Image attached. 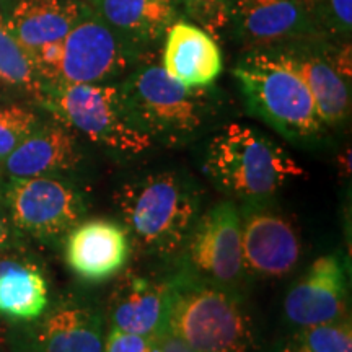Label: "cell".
<instances>
[{"label": "cell", "instance_id": "52a82bcc", "mask_svg": "<svg viewBox=\"0 0 352 352\" xmlns=\"http://www.w3.org/2000/svg\"><path fill=\"white\" fill-rule=\"evenodd\" d=\"M6 208L13 226L36 239L69 232L85 210L80 192L51 176L12 178L6 189Z\"/></svg>", "mask_w": 352, "mask_h": 352}, {"label": "cell", "instance_id": "3957f363", "mask_svg": "<svg viewBox=\"0 0 352 352\" xmlns=\"http://www.w3.org/2000/svg\"><path fill=\"white\" fill-rule=\"evenodd\" d=\"M246 107L285 139L307 142L323 131L315 101L287 52H252L233 69Z\"/></svg>", "mask_w": 352, "mask_h": 352}, {"label": "cell", "instance_id": "e0dca14e", "mask_svg": "<svg viewBox=\"0 0 352 352\" xmlns=\"http://www.w3.org/2000/svg\"><path fill=\"white\" fill-rule=\"evenodd\" d=\"M77 140L64 124H39L19 147L3 160L10 178L47 176L77 165Z\"/></svg>", "mask_w": 352, "mask_h": 352}, {"label": "cell", "instance_id": "d6a6232c", "mask_svg": "<svg viewBox=\"0 0 352 352\" xmlns=\"http://www.w3.org/2000/svg\"><path fill=\"white\" fill-rule=\"evenodd\" d=\"M233 352H250V346H248V347H243V349H239V351H233Z\"/></svg>", "mask_w": 352, "mask_h": 352}, {"label": "cell", "instance_id": "8992f818", "mask_svg": "<svg viewBox=\"0 0 352 352\" xmlns=\"http://www.w3.org/2000/svg\"><path fill=\"white\" fill-rule=\"evenodd\" d=\"M120 88L132 120L152 140L184 142L204 122L201 88L184 87L160 65L135 70Z\"/></svg>", "mask_w": 352, "mask_h": 352}, {"label": "cell", "instance_id": "5bb4252c", "mask_svg": "<svg viewBox=\"0 0 352 352\" xmlns=\"http://www.w3.org/2000/svg\"><path fill=\"white\" fill-rule=\"evenodd\" d=\"M164 70L189 88H204L222 72V51L209 32L188 21H175L166 32Z\"/></svg>", "mask_w": 352, "mask_h": 352}, {"label": "cell", "instance_id": "836d02e7", "mask_svg": "<svg viewBox=\"0 0 352 352\" xmlns=\"http://www.w3.org/2000/svg\"><path fill=\"white\" fill-rule=\"evenodd\" d=\"M0 15H2V12H0Z\"/></svg>", "mask_w": 352, "mask_h": 352}, {"label": "cell", "instance_id": "5b68a950", "mask_svg": "<svg viewBox=\"0 0 352 352\" xmlns=\"http://www.w3.org/2000/svg\"><path fill=\"white\" fill-rule=\"evenodd\" d=\"M41 103L69 129L122 155H139L153 145L132 120L120 87L107 83H56L44 87Z\"/></svg>", "mask_w": 352, "mask_h": 352}, {"label": "cell", "instance_id": "83f0119b", "mask_svg": "<svg viewBox=\"0 0 352 352\" xmlns=\"http://www.w3.org/2000/svg\"><path fill=\"white\" fill-rule=\"evenodd\" d=\"M153 342H155L158 352H195L186 342L179 340L175 334H171L168 329L157 334V336L153 338Z\"/></svg>", "mask_w": 352, "mask_h": 352}, {"label": "cell", "instance_id": "d4e9b609", "mask_svg": "<svg viewBox=\"0 0 352 352\" xmlns=\"http://www.w3.org/2000/svg\"><path fill=\"white\" fill-rule=\"evenodd\" d=\"M188 15L210 34L222 32L228 26L232 0H183Z\"/></svg>", "mask_w": 352, "mask_h": 352}, {"label": "cell", "instance_id": "cb8c5ba5", "mask_svg": "<svg viewBox=\"0 0 352 352\" xmlns=\"http://www.w3.org/2000/svg\"><path fill=\"white\" fill-rule=\"evenodd\" d=\"M311 352H352L351 320L303 328L297 336Z\"/></svg>", "mask_w": 352, "mask_h": 352}, {"label": "cell", "instance_id": "44dd1931", "mask_svg": "<svg viewBox=\"0 0 352 352\" xmlns=\"http://www.w3.org/2000/svg\"><path fill=\"white\" fill-rule=\"evenodd\" d=\"M101 318L82 307H60L36 333L38 352H103Z\"/></svg>", "mask_w": 352, "mask_h": 352}, {"label": "cell", "instance_id": "1f68e13d", "mask_svg": "<svg viewBox=\"0 0 352 352\" xmlns=\"http://www.w3.org/2000/svg\"><path fill=\"white\" fill-rule=\"evenodd\" d=\"M323 2H324V0H302V3L305 6L307 10L310 12V15L314 16V19H315L316 12L320 10V7L323 6Z\"/></svg>", "mask_w": 352, "mask_h": 352}, {"label": "cell", "instance_id": "4316f807", "mask_svg": "<svg viewBox=\"0 0 352 352\" xmlns=\"http://www.w3.org/2000/svg\"><path fill=\"white\" fill-rule=\"evenodd\" d=\"M152 342L153 338L113 328L103 344V352H151Z\"/></svg>", "mask_w": 352, "mask_h": 352}, {"label": "cell", "instance_id": "ffe728a7", "mask_svg": "<svg viewBox=\"0 0 352 352\" xmlns=\"http://www.w3.org/2000/svg\"><path fill=\"white\" fill-rule=\"evenodd\" d=\"M290 64L300 74L315 101L316 113L324 126H338L349 116V80L334 67L331 57L287 52Z\"/></svg>", "mask_w": 352, "mask_h": 352}, {"label": "cell", "instance_id": "277c9868", "mask_svg": "<svg viewBox=\"0 0 352 352\" xmlns=\"http://www.w3.org/2000/svg\"><path fill=\"white\" fill-rule=\"evenodd\" d=\"M166 329L195 352H233L250 346L252 329L240 298L199 277L170 284Z\"/></svg>", "mask_w": 352, "mask_h": 352}, {"label": "cell", "instance_id": "7a4b0ae2", "mask_svg": "<svg viewBox=\"0 0 352 352\" xmlns=\"http://www.w3.org/2000/svg\"><path fill=\"white\" fill-rule=\"evenodd\" d=\"M204 170L220 191L248 202L264 201L305 173L274 140L239 122L226 126L210 140Z\"/></svg>", "mask_w": 352, "mask_h": 352}, {"label": "cell", "instance_id": "f546056e", "mask_svg": "<svg viewBox=\"0 0 352 352\" xmlns=\"http://www.w3.org/2000/svg\"><path fill=\"white\" fill-rule=\"evenodd\" d=\"M277 352H311L310 349H308V347L303 344L302 341H298L297 338L294 341H290V342H285L284 346H280V349L277 351Z\"/></svg>", "mask_w": 352, "mask_h": 352}, {"label": "cell", "instance_id": "ac0fdd59", "mask_svg": "<svg viewBox=\"0 0 352 352\" xmlns=\"http://www.w3.org/2000/svg\"><path fill=\"white\" fill-rule=\"evenodd\" d=\"M87 6L132 44L153 41L175 23L171 0H90Z\"/></svg>", "mask_w": 352, "mask_h": 352}, {"label": "cell", "instance_id": "2e32d148", "mask_svg": "<svg viewBox=\"0 0 352 352\" xmlns=\"http://www.w3.org/2000/svg\"><path fill=\"white\" fill-rule=\"evenodd\" d=\"M170 284L131 276L116 289L111 303L113 328L155 338L166 329Z\"/></svg>", "mask_w": 352, "mask_h": 352}, {"label": "cell", "instance_id": "7c38bea8", "mask_svg": "<svg viewBox=\"0 0 352 352\" xmlns=\"http://www.w3.org/2000/svg\"><path fill=\"white\" fill-rule=\"evenodd\" d=\"M228 25L245 46L259 52L307 38L315 20L302 0H232Z\"/></svg>", "mask_w": 352, "mask_h": 352}, {"label": "cell", "instance_id": "9a60e30c", "mask_svg": "<svg viewBox=\"0 0 352 352\" xmlns=\"http://www.w3.org/2000/svg\"><path fill=\"white\" fill-rule=\"evenodd\" d=\"M87 10V3L78 0H19L6 16V23L33 54L46 44L64 41Z\"/></svg>", "mask_w": 352, "mask_h": 352}, {"label": "cell", "instance_id": "4fadbf2b", "mask_svg": "<svg viewBox=\"0 0 352 352\" xmlns=\"http://www.w3.org/2000/svg\"><path fill=\"white\" fill-rule=\"evenodd\" d=\"M131 239L126 227L114 220L94 219L69 230L65 259L70 270L85 280H107L129 259Z\"/></svg>", "mask_w": 352, "mask_h": 352}, {"label": "cell", "instance_id": "ba28073f", "mask_svg": "<svg viewBox=\"0 0 352 352\" xmlns=\"http://www.w3.org/2000/svg\"><path fill=\"white\" fill-rule=\"evenodd\" d=\"M88 7V6H87ZM134 44L88 8L63 41L56 83H104L124 72Z\"/></svg>", "mask_w": 352, "mask_h": 352}, {"label": "cell", "instance_id": "9c48e42d", "mask_svg": "<svg viewBox=\"0 0 352 352\" xmlns=\"http://www.w3.org/2000/svg\"><path fill=\"white\" fill-rule=\"evenodd\" d=\"M186 243L189 264L199 279L222 287L241 279V212L235 202H220L197 217Z\"/></svg>", "mask_w": 352, "mask_h": 352}, {"label": "cell", "instance_id": "6da1fadb", "mask_svg": "<svg viewBox=\"0 0 352 352\" xmlns=\"http://www.w3.org/2000/svg\"><path fill=\"white\" fill-rule=\"evenodd\" d=\"M116 204L134 246L158 256L178 253L199 217L196 184L176 171L126 182L118 189Z\"/></svg>", "mask_w": 352, "mask_h": 352}, {"label": "cell", "instance_id": "484cf974", "mask_svg": "<svg viewBox=\"0 0 352 352\" xmlns=\"http://www.w3.org/2000/svg\"><path fill=\"white\" fill-rule=\"evenodd\" d=\"M318 13L321 23L329 26L334 33H351L352 0H324L316 15Z\"/></svg>", "mask_w": 352, "mask_h": 352}, {"label": "cell", "instance_id": "d6986e66", "mask_svg": "<svg viewBox=\"0 0 352 352\" xmlns=\"http://www.w3.org/2000/svg\"><path fill=\"white\" fill-rule=\"evenodd\" d=\"M47 283L36 264L0 254V315L12 320H36L47 307Z\"/></svg>", "mask_w": 352, "mask_h": 352}, {"label": "cell", "instance_id": "8fae6325", "mask_svg": "<svg viewBox=\"0 0 352 352\" xmlns=\"http://www.w3.org/2000/svg\"><path fill=\"white\" fill-rule=\"evenodd\" d=\"M349 277L338 254H324L311 263L305 274L290 287L284 314L300 328L346 318L349 305Z\"/></svg>", "mask_w": 352, "mask_h": 352}, {"label": "cell", "instance_id": "30bf717a", "mask_svg": "<svg viewBox=\"0 0 352 352\" xmlns=\"http://www.w3.org/2000/svg\"><path fill=\"white\" fill-rule=\"evenodd\" d=\"M241 254L250 274L266 279L287 276L300 259V236L285 215L250 202L241 214Z\"/></svg>", "mask_w": 352, "mask_h": 352}, {"label": "cell", "instance_id": "7402d4cb", "mask_svg": "<svg viewBox=\"0 0 352 352\" xmlns=\"http://www.w3.org/2000/svg\"><path fill=\"white\" fill-rule=\"evenodd\" d=\"M0 83L32 94L38 100L44 91L32 54L13 36L3 15H0Z\"/></svg>", "mask_w": 352, "mask_h": 352}, {"label": "cell", "instance_id": "603a6c76", "mask_svg": "<svg viewBox=\"0 0 352 352\" xmlns=\"http://www.w3.org/2000/svg\"><path fill=\"white\" fill-rule=\"evenodd\" d=\"M39 126L33 109L21 104L0 107V162H3Z\"/></svg>", "mask_w": 352, "mask_h": 352}, {"label": "cell", "instance_id": "f1b7e54d", "mask_svg": "<svg viewBox=\"0 0 352 352\" xmlns=\"http://www.w3.org/2000/svg\"><path fill=\"white\" fill-rule=\"evenodd\" d=\"M10 240V219L0 208V250L3 248Z\"/></svg>", "mask_w": 352, "mask_h": 352}, {"label": "cell", "instance_id": "4dcf8cb0", "mask_svg": "<svg viewBox=\"0 0 352 352\" xmlns=\"http://www.w3.org/2000/svg\"><path fill=\"white\" fill-rule=\"evenodd\" d=\"M340 171L342 176L351 175V148L347 147L340 155Z\"/></svg>", "mask_w": 352, "mask_h": 352}]
</instances>
